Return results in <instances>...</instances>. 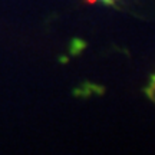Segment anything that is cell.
Returning a JSON list of instances; mask_svg holds the SVG:
<instances>
[{"label": "cell", "instance_id": "obj_1", "mask_svg": "<svg viewBox=\"0 0 155 155\" xmlns=\"http://www.w3.org/2000/svg\"><path fill=\"white\" fill-rule=\"evenodd\" d=\"M144 92H145V95H147V98H148L151 102L155 104V73L151 75L150 82H148V85L145 86Z\"/></svg>", "mask_w": 155, "mask_h": 155}, {"label": "cell", "instance_id": "obj_2", "mask_svg": "<svg viewBox=\"0 0 155 155\" xmlns=\"http://www.w3.org/2000/svg\"><path fill=\"white\" fill-rule=\"evenodd\" d=\"M94 2H96V0H92L91 3H94ZM99 2H102L104 5H114V3H115L116 0H99Z\"/></svg>", "mask_w": 155, "mask_h": 155}]
</instances>
